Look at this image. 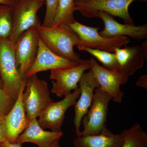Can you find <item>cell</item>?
Instances as JSON below:
<instances>
[{
	"mask_svg": "<svg viewBox=\"0 0 147 147\" xmlns=\"http://www.w3.org/2000/svg\"><path fill=\"white\" fill-rule=\"evenodd\" d=\"M36 28L41 41L55 54L79 63L84 61L74 50V46L80 45V40L69 26L49 27L40 25Z\"/></svg>",
	"mask_w": 147,
	"mask_h": 147,
	"instance_id": "cell-1",
	"label": "cell"
},
{
	"mask_svg": "<svg viewBox=\"0 0 147 147\" xmlns=\"http://www.w3.org/2000/svg\"><path fill=\"white\" fill-rule=\"evenodd\" d=\"M0 78L5 94L16 101L26 79L22 80L18 72L15 43L9 38L0 40Z\"/></svg>",
	"mask_w": 147,
	"mask_h": 147,
	"instance_id": "cell-2",
	"label": "cell"
},
{
	"mask_svg": "<svg viewBox=\"0 0 147 147\" xmlns=\"http://www.w3.org/2000/svg\"><path fill=\"white\" fill-rule=\"evenodd\" d=\"M26 90L22 95V100L29 121L39 117L47 105L54 100L50 97L47 83L39 79L37 74L26 78Z\"/></svg>",
	"mask_w": 147,
	"mask_h": 147,
	"instance_id": "cell-3",
	"label": "cell"
},
{
	"mask_svg": "<svg viewBox=\"0 0 147 147\" xmlns=\"http://www.w3.org/2000/svg\"><path fill=\"white\" fill-rule=\"evenodd\" d=\"M44 3L45 0H19L13 7L11 40L16 43L24 32L41 25L37 13Z\"/></svg>",
	"mask_w": 147,
	"mask_h": 147,
	"instance_id": "cell-4",
	"label": "cell"
},
{
	"mask_svg": "<svg viewBox=\"0 0 147 147\" xmlns=\"http://www.w3.org/2000/svg\"><path fill=\"white\" fill-rule=\"evenodd\" d=\"M111 96L100 88L94 90L90 108L82 119L84 129L80 136L97 135L106 126Z\"/></svg>",
	"mask_w": 147,
	"mask_h": 147,
	"instance_id": "cell-5",
	"label": "cell"
},
{
	"mask_svg": "<svg viewBox=\"0 0 147 147\" xmlns=\"http://www.w3.org/2000/svg\"><path fill=\"white\" fill-rule=\"evenodd\" d=\"M136 0H90L88 2L74 5V11H78L88 18H97V13L104 11L112 16L122 19L125 24L134 25L128 11V7ZM146 2L147 0H137Z\"/></svg>",
	"mask_w": 147,
	"mask_h": 147,
	"instance_id": "cell-6",
	"label": "cell"
},
{
	"mask_svg": "<svg viewBox=\"0 0 147 147\" xmlns=\"http://www.w3.org/2000/svg\"><path fill=\"white\" fill-rule=\"evenodd\" d=\"M69 26L78 35L80 38L79 46L98 49L109 53L115 52L116 48H121L130 42L126 36L107 38L100 36L98 30L99 28H93L83 25L75 21Z\"/></svg>",
	"mask_w": 147,
	"mask_h": 147,
	"instance_id": "cell-7",
	"label": "cell"
},
{
	"mask_svg": "<svg viewBox=\"0 0 147 147\" xmlns=\"http://www.w3.org/2000/svg\"><path fill=\"white\" fill-rule=\"evenodd\" d=\"M40 37L36 28H32L24 32L15 43L16 64L21 79L34 63L38 51Z\"/></svg>",
	"mask_w": 147,
	"mask_h": 147,
	"instance_id": "cell-8",
	"label": "cell"
},
{
	"mask_svg": "<svg viewBox=\"0 0 147 147\" xmlns=\"http://www.w3.org/2000/svg\"><path fill=\"white\" fill-rule=\"evenodd\" d=\"M80 88L64 96L63 100L53 102L45 107L37 120L40 126L43 129H50L52 131H61L65 115L69 107L74 106L80 96Z\"/></svg>",
	"mask_w": 147,
	"mask_h": 147,
	"instance_id": "cell-9",
	"label": "cell"
},
{
	"mask_svg": "<svg viewBox=\"0 0 147 147\" xmlns=\"http://www.w3.org/2000/svg\"><path fill=\"white\" fill-rule=\"evenodd\" d=\"M88 61L90 69L92 71L100 88L110 95L114 102L121 103L124 93L121 90V86L127 83L129 76L123 72L104 68L93 58Z\"/></svg>",
	"mask_w": 147,
	"mask_h": 147,
	"instance_id": "cell-10",
	"label": "cell"
},
{
	"mask_svg": "<svg viewBox=\"0 0 147 147\" xmlns=\"http://www.w3.org/2000/svg\"><path fill=\"white\" fill-rule=\"evenodd\" d=\"M89 69V61L84 60L74 67L51 70L50 79L55 81L53 84L51 92L60 97L71 93V91L79 88L78 84L81 77Z\"/></svg>",
	"mask_w": 147,
	"mask_h": 147,
	"instance_id": "cell-11",
	"label": "cell"
},
{
	"mask_svg": "<svg viewBox=\"0 0 147 147\" xmlns=\"http://www.w3.org/2000/svg\"><path fill=\"white\" fill-rule=\"evenodd\" d=\"M26 86L25 82L21 87L18 98L13 107L4 117V135L6 141L10 143H16L18 136L26 129L30 122L27 118L22 100V95Z\"/></svg>",
	"mask_w": 147,
	"mask_h": 147,
	"instance_id": "cell-12",
	"label": "cell"
},
{
	"mask_svg": "<svg viewBox=\"0 0 147 147\" xmlns=\"http://www.w3.org/2000/svg\"><path fill=\"white\" fill-rule=\"evenodd\" d=\"M81 93L79 99L74 104L75 117L74 124L77 137H80V127L83 117L91 105L94 90L100 88V85L91 69L84 73L79 82Z\"/></svg>",
	"mask_w": 147,
	"mask_h": 147,
	"instance_id": "cell-13",
	"label": "cell"
},
{
	"mask_svg": "<svg viewBox=\"0 0 147 147\" xmlns=\"http://www.w3.org/2000/svg\"><path fill=\"white\" fill-rule=\"evenodd\" d=\"M80 63L55 54L45 46L40 38L37 55L34 63L26 74V78L40 71L71 68Z\"/></svg>",
	"mask_w": 147,
	"mask_h": 147,
	"instance_id": "cell-14",
	"label": "cell"
},
{
	"mask_svg": "<svg viewBox=\"0 0 147 147\" xmlns=\"http://www.w3.org/2000/svg\"><path fill=\"white\" fill-rule=\"evenodd\" d=\"M97 18L104 23L105 27L99 32L101 36L107 38L127 36L134 39L142 40L147 38V24L140 26L120 24L112 15L104 11L97 13Z\"/></svg>",
	"mask_w": 147,
	"mask_h": 147,
	"instance_id": "cell-15",
	"label": "cell"
},
{
	"mask_svg": "<svg viewBox=\"0 0 147 147\" xmlns=\"http://www.w3.org/2000/svg\"><path fill=\"white\" fill-rule=\"evenodd\" d=\"M63 135L61 131H46L39 125L36 119L30 122L28 127L16 139V143H34L38 147H48L55 140L59 139Z\"/></svg>",
	"mask_w": 147,
	"mask_h": 147,
	"instance_id": "cell-16",
	"label": "cell"
},
{
	"mask_svg": "<svg viewBox=\"0 0 147 147\" xmlns=\"http://www.w3.org/2000/svg\"><path fill=\"white\" fill-rule=\"evenodd\" d=\"M124 46L123 48H115L114 53L118 63L120 72L131 76L143 66L144 57L141 46Z\"/></svg>",
	"mask_w": 147,
	"mask_h": 147,
	"instance_id": "cell-17",
	"label": "cell"
},
{
	"mask_svg": "<svg viewBox=\"0 0 147 147\" xmlns=\"http://www.w3.org/2000/svg\"><path fill=\"white\" fill-rule=\"evenodd\" d=\"M121 134H114L105 126L100 134L77 137L73 141L74 147H121L123 144Z\"/></svg>",
	"mask_w": 147,
	"mask_h": 147,
	"instance_id": "cell-18",
	"label": "cell"
},
{
	"mask_svg": "<svg viewBox=\"0 0 147 147\" xmlns=\"http://www.w3.org/2000/svg\"><path fill=\"white\" fill-rule=\"evenodd\" d=\"M124 142L121 147H146L147 134L139 124H134L121 133Z\"/></svg>",
	"mask_w": 147,
	"mask_h": 147,
	"instance_id": "cell-19",
	"label": "cell"
},
{
	"mask_svg": "<svg viewBox=\"0 0 147 147\" xmlns=\"http://www.w3.org/2000/svg\"><path fill=\"white\" fill-rule=\"evenodd\" d=\"M75 0H59L52 27L61 25L69 26L76 20L74 17Z\"/></svg>",
	"mask_w": 147,
	"mask_h": 147,
	"instance_id": "cell-20",
	"label": "cell"
},
{
	"mask_svg": "<svg viewBox=\"0 0 147 147\" xmlns=\"http://www.w3.org/2000/svg\"><path fill=\"white\" fill-rule=\"evenodd\" d=\"M77 47L79 50L87 52L93 56L102 63V66L104 68L112 71H119L118 63L115 53L83 46Z\"/></svg>",
	"mask_w": 147,
	"mask_h": 147,
	"instance_id": "cell-21",
	"label": "cell"
},
{
	"mask_svg": "<svg viewBox=\"0 0 147 147\" xmlns=\"http://www.w3.org/2000/svg\"><path fill=\"white\" fill-rule=\"evenodd\" d=\"M13 7L0 5V40L8 39L12 30Z\"/></svg>",
	"mask_w": 147,
	"mask_h": 147,
	"instance_id": "cell-22",
	"label": "cell"
},
{
	"mask_svg": "<svg viewBox=\"0 0 147 147\" xmlns=\"http://www.w3.org/2000/svg\"><path fill=\"white\" fill-rule=\"evenodd\" d=\"M59 0H45L46 5V11L42 26L52 27L57 9Z\"/></svg>",
	"mask_w": 147,
	"mask_h": 147,
	"instance_id": "cell-23",
	"label": "cell"
},
{
	"mask_svg": "<svg viewBox=\"0 0 147 147\" xmlns=\"http://www.w3.org/2000/svg\"><path fill=\"white\" fill-rule=\"evenodd\" d=\"M15 102L5 94L3 89H0V113L7 115L13 107Z\"/></svg>",
	"mask_w": 147,
	"mask_h": 147,
	"instance_id": "cell-24",
	"label": "cell"
},
{
	"mask_svg": "<svg viewBox=\"0 0 147 147\" xmlns=\"http://www.w3.org/2000/svg\"><path fill=\"white\" fill-rule=\"evenodd\" d=\"M135 85L137 86L142 87L145 89L147 90V75H144L139 78Z\"/></svg>",
	"mask_w": 147,
	"mask_h": 147,
	"instance_id": "cell-25",
	"label": "cell"
},
{
	"mask_svg": "<svg viewBox=\"0 0 147 147\" xmlns=\"http://www.w3.org/2000/svg\"><path fill=\"white\" fill-rule=\"evenodd\" d=\"M5 115L0 113V146L6 141L3 130V121Z\"/></svg>",
	"mask_w": 147,
	"mask_h": 147,
	"instance_id": "cell-26",
	"label": "cell"
},
{
	"mask_svg": "<svg viewBox=\"0 0 147 147\" xmlns=\"http://www.w3.org/2000/svg\"><path fill=\"white\" fill-rule=\"evenodd\" d=\"M19 0H0V5H6L14 7Z\"/></svg>",
	"mask_w": 147,
	"mask_h": 147,
	"instance_id": "cell-27",
	"label": "cell"
},
{
	"mask_svg": "<svg viewBox=\"0 0 147 147\" xmlns=\"http://www.w3.org/2000/svg\"><path fill=\"white\" fill-rule=\"evenodd\" d=\"M0 147H22V144L17 143H11L5 141L1 144Z\"/></svg>",
	"mask_w": 147,
	"mask_h": 147,
	"instance_id": "cell-28",
	"label": "cell"
},
{
	"mask_svg": "<svg viewBox=\"0 0 147 147\" xmlns=\"http://www.w3.org/2000/svg\"><path fill=\"white\" fill-rule=\"evenodd\" d=\"M142 51H143V54H144V59L147 60V40H145L144 42L142 43Z\"/></svg>",
	"mask_w": 147,
	"mask_h": 147,
	"instance_id": "cell-29",
	"label": "cell"
},
{
	"mask_svg": "<svg viewBox=\"0 0 147 147\" xmlns=\"http://www.w3.org/2000/svg\"><path fill=\"white\" fill-rule=\"evenodd\" d=\"M59 139L55 140V141H54V142L48 147H60L59 143Z\"/></svg>",
	"mask_w": 147,
	"mask_h": 147,
	"instance_id": "cell-30",
	"label": "cell"
},
{
	"mask_svg": "<svg viewBox=\"0 0 147 147\" xmlns=\"http://www.w3.org/2000/svg\"><path fill=\"white\" fill-rule=\"evenodd\" d=\"M90 0H75L74 1V5L78 4L84 3L88 2Z\"/></svg>",
	"mask_w": 147,
	"mask_h": 147,
	"instance_id": "cell-31",
	"label": "cell"
},
{
	"mask_svg": "<svg viewBox=\"0 0 147 147\" xmlns=\"http://www.w3.org/2000/svg\"><path fill=\"white\" fill-rule=\"evenodd\" d=\"M0 89H3V83L1 78H0Z\"/></svg>",
	"mask_w": 147,
	"mask_h": 147,
	"instance_id": "cell-32",
	"label": "cell"
}]
</instances>
